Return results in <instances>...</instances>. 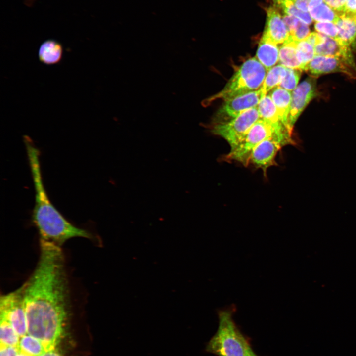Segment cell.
I'll use <instances>...</instances> for the list:
<instances>
[{
    "mask_svg": "<svg viewBox=\"0 0 356 356\" xmlns=\"http://www.w3.org/2000/svg\"><path fill=\"white\" fill-rule=\"evenodd\" d=\"M306 71L314 76L338 72L356 78V66L354 59L315 55L308 64Z\"/></svg>",
    "mask_w": 356,
    "mask_h": 356,
    "instance_id": "9",
    "label": "cell"
},
{
    "mask_svg": "<svg viewBox=\"0 0 356 356\" xmlns=\"http://www.w3.org/2000/svg\"><path fill=\"white\" fill-rule=\"evenodd\" d=\"M263 97L260 89L226 100L215 114L212 125L226 123L250 109L257 107Z\"/></svg>",
    "mask_w": 356,
    "mask_h": 356,
    "instance_id": "8",
    "label": "cell"
},
{
    "mask_svg": "<svg viewBox=\"0 0 356 356\" xmlns=\"http://www.w3.org/2000/svg\"><path fill=\"white\" fill-rule=\"evenodd\" d=\"M292 133L286 128L276 126L259 119L239 143L230 150L223 158L226 161H235L247 166L252 151L260 142L268 138L275 137L281 140L285 145L293 144Z\"/></svg>",
    "mask_w": 356,
    "mask_h": 356,
    "instance_id": "5",
    "label": "cell"
},
{
    "mask_svg": "<svg viewBox=\"0 0 356 356\" xmlns=\"http://www.w3.org/2000/svg\"><path fill=\"white\" fill-rule=\"evenodd\" d=\"M297 58L300 63L303 70L315 56L314 47L306 39L297 41L296 44Z\"/></svg>",
    "mask_w": 356,
    "mask_h": 356,
    "instance_id": "25",
    "label": "cell"
},
{
    "mask_svg": "<svg viewBox=\"0 0 356 356\" xmlns=\"http://www.w3.org/2000/svg\"><path fill=\"white\" fill-rule=\"evenodd\" d=\"M63 53L62 44L55 40L48 39L44 41L40 46L38 57L41 62L52 65L61 61Z\"/></svg>",
    "mask_w": 356,
    "mask_h": 356,
    "instance_id": "14",
    "label": "cell"
},
{
    "mask_svg": "<svg viewBox=\"0 0 356 356\" xmlns=\"http://www.w3.org/2000/svg\"><path fill=\"white\" fill-rule=\"evenodd\" d=\"M324 2L340 16L345 11L346 0H324Z\"/></svg>",
    "mask_w": 356,
    "mask_h": 356,
    "instance_id": "28",
    "label": "cell"
},
{
    "mask_svg": "<svg viewBox=\"0 0 356 356\" xmlns=\"http://www.w3.org/2000/svg\"><path fill=\"white\" fill-rule=\"evenodd\" d=\"M257 108L259 114V119H263L276 126L285 128L290 131L282 122L277 108L269 94H267L261 99Z\"/></svg>",
    "mask_w": 356,
    "mask_h": 356,
    "instance_id": "17",
    "label": "cell"
},
{
    "mask_svg": "<svg viewBox=\"0 0 356 356\" xmlns=\"http://www.w3.org/2000/svg\"><path fill=\"white\" fill-rule=\"evenodd\" d=\"M245 356H259L252 350L251 346L248 349Z\"/></svg>",
    "mask_w": 356,
    "mask_h": 356,
    "instance_id": "32",
    "label": "cell"
},
{
    "mask_svg": "<svg viewBox=\"0 0 356 356\" xmlns=\"http://www.w3.org/2000/svg\"><path fill=\"white\" fill-rule=\"evenodd\" d=\"M285 146L279 139L268 138L260 142L252 151L249 164L262 170L265 176L267 169L276 165V157L281 148Z\"/></svg>",
    "mask_w": 356,
    "mask_h": 356,
    "instance_id": "10",
    "label": "cell"
},
{
    "mask_svg": "<svg viewBox=\"0 0 356 356\" xmlns=\"http://www.w3.org/2000/svg\"><path fill=\"white\" fill-rule=\"evenodd\" d=\"M16 356H30L19 352Z\"/></svg>",
    "mask_w": 356,
    "mask_h": 356,
    "instance_id": "33",
    "label": "cell"
},
{
    "mask_svg": "<svg viewBox=\"0 0 356 356\" xmlns=\"http://www.w3.org/2000/svg\"><path fill=\"white\" fill-rule=\"evenodd\" d=\"M301 70L286 67V74L279 87L289 91H293L300 79Z\"/></svg>",
    "mask_w": 356,
    "mask_h": 356,
    "instance_id": "26",
    "label": "cell"
},
{
    "mask_svg": "<svg viewBox=\"0 0 356 356\" xmlns=\"http://www.w3.org/2000/svg\"><path fill=\"white\" fill-rule=\"evenodd\" d=\"M316 81L315 78L312 77H308L293 90L288 117V125L292 130L298 118L316 95Z\"/></svg>",
    "mask_w": 356,
    "mask_h": 356,
    "instance_id": "11",
    "label": "cell"
},
{
    "mask_svg": "<svg viewBox=\"0 0 356 356\" xmlns=\"http://www.w3.org/2000/svg\"><path fill=\"white\" fill-rule=\"evenodd\" d=\"M23 290V285L15 291L1 296L0 301V316L9 322L20 337L28 334Z\"/></svg>",
    "mask_w": 356,
    "mask_h": 356,
    "instance_id": "7",
    "label": "cell"
},
{
    "mask_svg": "<svg viewBox=\"0 0 356 356\" xmlns=\"http://www.w3.org/2000/svg\"><path fill=\"white\" fill-rule=\"evenodd\" d=\"M316 31L335 40L338 36V30L333 22H316L314 25Z\"/></svg>",
    "mask_w": 356,
    "mask_h": 356,
    "instance_id": "27",
    "label": "cell"
},
{
    "mask_svg": "<svg viewBox=\"0 0 356 356\" xmlns=\"http://www.w3.org/2000/svg\"><path fill=\"white\" fill-rule=\"evenodd\" d=\"M279 48L277 44L261 38L256 57L267 71L279 61Z\"/></svg>",
    "mask_w": 356,
    "mask_h": 356,
    "instance_id": "16",
    "label": "cell"
},
{
    "mask_svg": "<svg viewBox=\"0 0 356 356\" xmlns=\"http://www.w3.org/2000/svg\"><path fill=\"white\" fill-rule=\"evenodd\" d=\"M335 24L338 30L336 40L342 45L350 47L356 39V21L347 17H339Z\"/></svg>",
    "mask_w": 356,
    "mask_h": 356,
    "instance_id": "18",
    "label": "cell"
},
{
    "mask_svg": "<svg viewBox=\"0 0 356 356\" xmlns=\"http://www.w3.org/2000/svg\"></svg>",
    "mask_w": 356,
    "mask_h": 356,
    "instance_id": "34",
    "label": "cell"
},
{
    "mask_svg": "<svg viewBox=\"0 0 356 356\" xmlns=\"http://www.w3.org/2000/svg\"><path fill=\"white\" fill-rule=\"evenodd\" d=\"M290 36L279 48V62L280 65L287 67L303 70L296 53V44Z\"/></svg>",
    "mask_w": 356,
    "mask_h": 356,
    "instance_id": "19",
    "label": "cell"
},
{
    "mask_svg": "<svg viewBox=\"0 0 356 356\" xmlns=\"http://www.w3.org/2000/svg\"><path fill=\"white\" fill-rule=\"evenodd\" d=\"M315 55L354 59L350 47L340 44L337 40L321 33L320 42L314 46Z\"/></svg>",
    "mask_w": 356,
    "mask_h": 356,
    "instance_id": "13",
    "label": "cell"
},
{
    "mask_svg": "<svg viewBox=\"0 0 356 356\" xmlns=\"http://www.w3.org/2000/svg\"><path fill=\"white\" fill-rule=\"evenodd\" d=\"M269 95L277 108L282 122L292 132L288 125L292 96L291 92L278 86L271 90Z\"/></svg>",
    "mask_w": 356,
    "mask_h": 356,
    "instance_id": "15",
    "label": "cell"
},
{
    "mask_svg": "<svg viewBox=\"0 0 356 356\" xmlns=\"http://www.w3.org/2000/svg\"><path fill=\"white\" fill-rule=\"evenodd\" d=\"M37 267L23 284L27 333L56 348L65 333L69 310V292L61 247L40 240Z\"/></svg>",
    "mask_w": 356,
    "mask_h": 356,
    "instance_id": "1",
    "label": "cell"
},
{
    "mask_svg": "<svg viewBox=\"0 0 356 356\" xmlns=\"http://www.w3.org/2000/svg\"><path fill=\"white\" fill-rule=\"evenodd\" d=\"M18 350L19 352L30 356H41L49 351L44 343L28 334L20 338Z\"/></svg>",
    "mask_w": 356,
    "mask_h": 356,
    "instance_id": "20",
    "label": "cell"
},
{
    "mask_svg": "<svg viewBox=\"0 0 356 356\" xmlns=\"http://www.w3.org/2000/svg\"><path fill=\"white\" fill-rule=\"evenodd\" d=\"M267 21L262 39L276 44H283L289 37L286 25L277 9L269 6L266 10Z\"/></svg>",
    "mask_w": 356,
    "mask_h": 356,
    "instance_id": "12",
    "label": "cell"
},
{
    "mask_svg": "<svg viewBox=\"0 0 356 356\" xmlns=\"http://www.w3.org/2000/svg\"><path fill=\"white\" fill-rule=\"evenodd\" d=\"M235 311L234 305L218 310V327L207 343L206 352L217 356H245L251 345L233 319Z\"/></svg>",
    "mask_w": 356,
    "mask_h": 356,
    "instance_id": "3",
    "label": "cell"
},
{
    "mask_svg": "<svg viewBox=\"0 0 356 356\" xmlns=\"http://www.w3.org/2000/svg\"><path fill=\"white\" fill-rule=\"evenodd\" d=\"M259 119L258 109L255 107L245 111L228 122L213 125L210 131L214 134L224 139L231 150L239 143Z\"/></svg>",
    "mask_w": 356,
    "mask_h": 356,
    "instance_id": "6",
    "label": "cell"
},
{
    "mask_svg": "<svg viewBox=\"0 0 356 356\" xmlns=\"http://www.w3.org/2000/svg\"><path fill=\"white\" fill-rule=\"evenodd\" d=\"M18 353L17 347L0 345V356H16Z\"/></svg>",
    "mask_w": 356,
    "mask_h": 356,
    "instance_id": "30",
    "label": "cell"
},
{
    "mask_svg": "<svg viewBox=\"0 0 356 356\" xmlns=\"http://www.w3.org/2000/svg\"><path fill=\"white\" fill-rule=\"evenodd\" d=\"M24 141L35 192L32 219L39 232L40 240L61 247L71 238L91 239L90 233L68 221L50 201L43 181L40 150L28 136H25Z\"/></svg>",
    "mask_w": 356,
    "mask_h": 356,
    "instance_id": "2",
    "label": "cell"
},
{
    "mask_svg": "<svg viewBox=\"0 0 356 356\" xmlns=\"http://www.w3.org/2000/svg\"><path fill=\"white\" fill-rule=\"evenodd\" d=\"M339 17H347L355 19L356 18V0H346L345 11Z\"/></svg>",
    "mask_w": 356,
    "mask_h": 356,
    "instance_id": "29",
    "label": "cell"
},
{
    "mask_svg": "<svg viewBox=\"0 0 356 356\" xmlns=\"http://www.w3.org/2000/svg\"><path fill=\"white\" fill-rule=\"evenodd\" d=\"M286 74V67L280 64L276 65L268 70L260 88L263 97L270 90L279 86Z\"/></svg>",
    "mask_w": 356,
    "mask_h": 356,
    "instance_id": "21",
    "label": "cell"
},
{
    "mask_svg": "<svg viewBox=\"0 0 356 356\" xmlns=\"http://www.w3.org/2000/svg\"><path fill=\"white\" fill-rule=\"evenodd\" d=\"M290 34V37L295 41L306 39L310 34L308 25L299 19L285 14L283 17Z\"/></svg>",
    "mask_w": 356,
    "mask_h": 356,
    "instance_id": "22",
    "label": "cell"
},
{
    "mask_svg": "<svg viewBox=\"0 0 356 356\" xmlns=\"http://www.w3.org/2000/svg\"><path fill=\"white\" fill-rule=\"evenodd\" d=\"M267 71L256 57L248 59L238 68L224 88L219 93L205 99L203 104L208 105L217 99L226 101L259 89Z\"/></svg>",
    "mask_w": 356,
    "mask_h": 356,
    "instance_id": "4",
    "label": "cell"
},
{
    "mask_svg": "<svg viewBox=\"0 0 356 356\" xmlns=\"http://www.w3.org/2000/svg\"><path fill=\"white\" fill-rule=\"evenodd\" d=\"M0 345L18 348L20 336L6 319L0 317Z\"/></svg>",
    "mask_w": 356,
    "mask_h": 356,
    "instance_id": "24",
    "label": "cell"
},
{
    "mask_svg": "<svg viewBox=\"0 0 356 356\" xmlns=\"http://www.w3.org/2000/svg\"><path fill=\"white\" fill-rule=\"evenodd\" d=\"M308 12L312 19L316 22H333L337 21L339 16L324 1L315 5L308 7Z\"/></svg>",
    "mask_w": 356,
    "mask_h": 356,
    "instance_id": "23",
    "label": "cell"
},
{
    "mask_svg": "<svg viewBox=\"0 0 356 356\" xmlns=\"http://www.w3.org/2000/svg\"><path fill=\"white\" fill-rule=\"evenodd\" d=\"M41 356H64L61 353H60L57 349L56 348L46 352L45 353L41 355Z\"/></svg>",
    "mask_w": 356,
    "mask_h": 356,
    "instance_id": "31",
    "label": "cell"
}]
</instances>
